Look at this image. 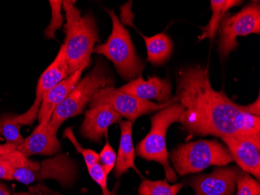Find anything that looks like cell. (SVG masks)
Wrapping results in <instances>:
<instances>
[{
    "mask_svg": "<svg viewBox=\"0 0 260 195\" xmlns=\"http://www.w3.org/2000/svg\"><path fill=\"white\" fill-rule=\"evenodd\" d=\"M177 102L185 108L181 124L192 135L260 140V117L251 115L212 87L208 69L188 67L177 83Z\"/></svg>",
    "mask_w": 260,
    "mask_h": 195,
    "instance_id": "6da1fadb",
    "label": "cell"
},
{
    "mask_svg": "<svg viewBox=\"0 0 260 195\" xmlns=\"http://www.w3.org/2000/svg\"><path fill=\"white\" fill-rule=\"evenodd\" d=\"M75 1H62L67 23L66 39L62 45L70 74L83 67H87L96 42H100L96 20L91 14L82 17Z\"/></svg>",
    "mask_w": 260,
    "mask_h": 195,
    "instance_id": "7a4b0ae2",
    "label": "cell"
},
{
    "mask_svg": "<svg viewBox=\"0 0 260 195\" xmlns=\"http://www.w3.org/2000/svg\"><path fill=\"white\" fill-rule=\"evenodd\" d=\"M185 108L179 102H173L151 117V128L136 149V154L147 161L159 162L165 171L166 179L175 183L176 173L169 162L166 147V134L169 127L174 123L180 122Z\"/></svg>",
    "mask_w": 260,
    "mask_h": 195,
    "instance_id": "3957f363",
    "label": "cell"
},
{
    "mask_svg": "<svg viewBox=\"0 0 260 195\" xmlns=\"http://www.w3.org/2000/svg\"><path fill=\"white\" fill-rule=\"evenodd\" d=\"M170 159L179 175L196 174L211 165H228L233 158L226 146L217 140H200L179 145L172 150Z\"/></svg>",
    "mask_w": 260,
    "mask_h": 195,
    "instance_id": "277c9868",
    "label": "cell"
},
{
    "mask_svg": "<svg viewBox=\"0 0 260 195\" xmlns=\"http://www.w3.org/2000/svg\"><path fill=\"white\" fill-rule=\"evenodd\" d=\"M112 83L113 80L109 75L107 67L99 60L93 70L79 80L67 99L55 108L49 123L50 131L57 133L58 128L67 119L83 113L98 91Z\"/></svg>",
    "mask_w": 260,
    "mask_h": 195,
    "instance_id": "5b68a950",
    "label": "cell"
},
{
    "mask_svg": "<svg viewBox=\"0 0 260 195\" xmlns=\"http://www.w3.org/2000/svg\"><path fill=\"white\" fill-rule=\"evenodd\" d=\"M112 21V31L107 42L97 45L93 52L105 55L113 63L117 71L125 80L140 77L144 64L137 55L128 30L122 26L113 10H107Z\"/></svg>",
    "mask_w": 260,
    "mask_h": 195,
    "instance_id": "8992f818",
    "label": "cell"
},
{
    "mask_svg": "<svg viewBox=\"0 0 260 195\" xmlns=\"http://www.w3.org/2000/svg\"><path fill=\"white\" fill-rule=\"evenodd\" d=\"M260 33V5L258 1L245 6L237 14H226L218 29V51L227 58L237 48V37Z\"/></svg>",
    "mask_w": 260,
    "mask_h": 195,
    "instance_id": "52a82bcc",
    "label": "cell"
},
{
    "mask_svg": "<svg viewBox=\"0 0 260 195\" xmlns=\"http://www.w3.org/2000/svg\"><path fill=\"white\" fill-rule=\"evenodd\" d=\"M176 102V98L173 97L169 102L154 103L121 92L119 89H115L112 85H108L98 91L92 97L89 104L90 108L96 105H108L121 117H125L127 120L134 123L141 116L161 110Z\"/></svg>",
    "mask_w": 260,
    "mask_h": 195,
    "instance_id": "ba28073f",
    "label": "cell"
},
{
    "mask_svg": "<svg viewBox=\"0 0 260 195\" xmlns=\"http://www.w3.org/2000/svg\"><path fill=\"white\" fill-rule=\"evenodd\" d=\"M77 177V167L74 161L63 154H57L39 162L36 170L18 167L14 168L13 179L23 184L52 179L63 186L72 184Z\"/></svg>",
    "mask_w": 260,
    "mask_h": 195,
    "instance_id": "9c48e42d",
    "label": "cell"
},
{
    "mask_svg": "<svg viewBox=\"0 0 260 195\" xmlns=\"http://www.w3.org/2000/svg\"><path fill=\"white\" fill-rule=\"evenodd\" d=\"M66 59L65 48L62 45L53 62L44 71L38 82L35 102L25 114L15 115V120L21 125H30L38 118L44 95L59 82L70 76Z\"/></svg>",
    "mask_w": 260,
    "mask_h": 195,
    "instance_id": "30bf717a",
    "label": "cell"
},
{
    "mask_svg": "<svg viewBox=\"0 0 260 195\" xmlns=\"http://www.w3.org/2000/svg\"><path fill=\"white\" fill-rule=\"evenodd\" d=\"M242 171L237 167L217 169L211 174L192 177L188 185L195 190L196 195H233Z\"/></svg>",
    "mask_w": 260,
    "mask_h": 195,
    "instance_id": "8fae6325",
    "label": "cell"
},
{
    "mask_svg": "<svg viewBox=\"0 0 260 195\" xmlns=\"http://www.w3.org/2000/svg\"><path fill=\"white\" fill-rule=\"evenodd\" d=\"M230 152L233 161L240 170L252 174L259 181L260 140L252 137H223L221 138Z\"/></svg>",
    "mask_w": 260,
    "mask_h": 195,
    "instance_id": "7c38bea8",
    "label": "cell"
},
{
    "mask_svg": "<svg viewBox=\"0 0 260 195\" xmlns=\"http://www.w3.org/2000/svg\"><path fill=\"white\" fill-rule=\"evenodd\" d=\"M121 121L122 117L111 107L106 105H96L86 111L80 133L85 138L99 142L107 133L110 126Z\"/></svg>",
    "mask_w": 260,
    "mask_h": 195,
    "instance_id": "4fadbf2b",
    "label": "cell"
},
{
    "mask_svg": "<svg viewBox=\"0 0 260 195\" xmlns=\"http://www.w3.org/2000/svg\"><path fill=\"white\" fill-rule=\"evenodd\" d=\"M119 90L144 100L155 99L159 103L169 102L173 98L172 83L169 79H162L157 76L149 77L147 80H144L140 76L130 80Z\"/></svg>",
    "mask_w": 260,
    "mask_h": 195,
    "instance_id": "5bb4252c",
    "label": "cell"
},
{
    "mask_svg": "<svg viewBox=\"0 0 260 195\" xmlns=\"http://www.w3.org/2000/svg\"><path fill=\"white\" fill-rule=\"evenodd\" d=\"M49 122H42L17 149L24 156L34 155H53L61 149L57 133H52L49 128Z\"/></svg>",
    "mask_w": 260,
    "mask_h": 195,
    "instance_id": "9a60e30c",
    "label": "cell"
},
{
    "mask_svg": "<svg viewBox=\"0 0 260 195\" xmlns=\"http://www.w3.org/2000/svg\"><path fill=\"white\" fill-rule=\"evenodd\" d=\"M87 67H83L75 73L59 82L55 87L44 95L38 114L39 123L49 122L55 108L60 105L74 89L81 77L83 70Z\"/></svg>",
    "mask_w": 260,
    "mask_h": 195,
    "instance_id": "2e32d148",
    "label": "cell"
},
{
    "mask_svg": "<svg viewBox=\"0 0 260 195\" xmlns=\"http://www.w3.org/2000/svg\"><path fill=\"white\" fill-rule=\"evenodd\" d=\"M121 130L119 152L115 166V176L119 178L129 169L140 174L135 165L136 151L133 142V123L128 120L119 123Z\"/></svg>",
    "mask_w": 260,
    "mask_h": 195,
    "instance_id": "e0dca14e",
    "label": "cell"
},
{
    "mask_svg": "<svg viewBox=\"0 0 260 195\" xmlns=\"http://www.w3.org/2000/svg\"><path fill=\"white\" fill-rule=\"evenodd\" d=\"M143 36L147 50V60L153 65H163L173 52V43L169 35L157 34L152 37Z\"/></svg>",
    "mask_w": 260,
    "mask_h": 195,
    "instance_id": "ac0fdd59",
    "label": "cell"
},
{
    "mask_svg": "<svg viewBox=\"0 0 260 195\" xmlns=\"http://www.w3.org/2000/svg\"><path fill=\"white\" fill-rule=\"evenodd\" d=\"M242 1L237 0H211L212 17L210 22L205 27H203V32L198 37L199 41L204 40V39H213L217 35V31L220 27V23L227 12L234 7L241 5Z\"/></svg>",
    "mask_w": 260,
    "mask_h": 195,
    "instance_id": "d6986e66",
    "label": "cell"
},
{
    "mask_svg": "<svg viewBox=\"0 0 260 195\" xmlns=\"http://www.w3.org/2000/svg\"><path fill=\"white\" fill-rule=\"evenodd\" d=\"M21 124L15 120V115L0 117V136L5 138L6 143L11 145L16 149L24 142L20 133Z\"/></svg>",
    "mask_w": 260,
    "mask_h": 195,
    "instance_id": "ffe728a7",
    "label": "cell"
},
{
    "mask_svg": "<svg viewBox=\"0 0 260 195\" xmlns=\"http://www.w3.org/2000/svg\"><path fill=\"white\" fill-rule=\"evenodd\" d=\"M183 187L182 184H170L167 180H144L138 189L139 195H177Z\"/></svg>",
    "mask_w": 260,
    "mask_h": 195,
    "instance_id": "44dd1931",
    "label": "cell"
},
{
    "mask_svg": "<svg viewBox=\"0 0 260 195\" xmlns=\"http://www.w3.org/2000/svg\"><path fill=\"white\" fill-rule=\"evenodd\" d=\"M236 188L237 195H260L259 182L243 171L238 177Z\"/></svg>",
    "mask_w": 260,
    "mask_h": 195,
    "instance_id": "7402d4cb",
    "label": "cell"
},
{
    "mask_svg": "<svg viewBox=\"0 0 260 195\" xmlns=\"http://www.w3.org/2000/svg\"><path fill=\"white\" fill-rule=\"evenodd\" d=\"M63 137L69 139L74 145V148L77 149V152L83 155L87 167L91 166L94 164L99 163V154L93 150H91V149H83L81 145L77 142L72 127L66 129L65 131H64Z\"/></svg>",
    "mask_w": 260,
    "mask_h": 195,
    "instance_id": "603a6c76",
    "label": "cell"
},
{
    "mask_svg": "<svg viewBox=\"0 0 260 195\" xmlns=\"http://www.w3.org/2000/svg\"><path fill=\"white\" fill-rule=\"evenodd\" d=\"M52 8V20L50 24L45 31L47 39H55V33L62 25L63 19L62 17V1H49Z\"/></svg>",
    "mask_w": 260,
    "mask_h": 195,
    "instance_id": "cb8c5ba5",
    "label": "cell"
},
{
    "mask_svg": "<svg viewBox=\"0 0 260 195\" xmlns=\"http://www.w3.org/2000/svg\"><path fill=\"white\" fill-rule=\"evenodd\" d=\"M116 159V153L112 149L107 139L102 152L99 154V161L101 162V165L107 175L110 174L112 169L115 166Z\"/></svg>",
    "mask_w": 260,
    "mask_h": 195,
    "instance_id": "d4e9b609",
    "label": "cell"
},
{
    "mask_svg": "<svg viewBox=\"0 0 260 195\" xmlns=\"http://www.w3.org/2000/svg\"><path fill=\"white\" fill-rule=\"evenodd\" d=\"M87 170H88L89 174L91 178L100 186L102 190V195L112 194V192L109 191V188H108V175L102 168V165L96 163L91 166L87 167Z\"/></svg>",
    "mask_w": 260,
    "mask_h": 195,
    "instance_id": "484cf974",
    "label": "cell"
},
{
    "mask_svg": "<svg viewBox=\"0 0 260 195\" xmlns=\"http://www.w3.org/2000/svg\"><path fill=\"white\" fill-rule=\"evenodd\" d=\"M13 171L14 168L9 162L4 159H0V179L7 180H14Z\"/></svg>",
    "mask_w": 260,
    "mask_h": 195,
    "instance_id": "4316f807",
    "label": "cell"
},
{
    "mask_svg": "<svg viewBox=\"0 0 260 195\" xmlns=\"http://www.w3.org/2000/svg\"><path fill=\"white\" fill-rule=\"evenodd\" d=\"M242 108L245 112L248 113L251 115L260 117L259 95L257 98V100L254 102L253 103L247 105H242Z\"/></svg>",
    "mask_w": 260,
    "mask_h": 195,
    "instance_id": "83f0119b",
    "label": "cell"
},
{
    "mask_svg": "<svg viewBox=\"0 0 260 195\" xmlns=\"http://www.w3.org/2000/svg\"><path fill=\"white\" fill-rule=\"evenodd\" d=\"M16 150L17 149L15 147H14L13 145H9V144L6 143L4 145H0V158L6 154L10 153V152Z\"/></svg>",
    "mask_w": 260,
    "mask_h": 195,
    "instance_id": "f1b7e54d",
    "label": "cell"
},
{
    "mask_svg": "<svg viewBox=\"0 0 260 195\" xmlns=\"http://www.w3.org/2000/svg\"><path fill=\"white\" fill-rule=\"evenodd\" d=\"M0 195H12L4 184H0Z\"/></svg>",
    "mask_w": 260,
    "mask_h": 195,
    "instance_id": "f546056e",
    "label": "cell"
},
{
    "mask_svg": "<svg viewBox=\"0 0 260 195\" xmlns=\"http://www.w3.org/2000/svg\"><path fill=\"white\" fill-rule=\"evenodd\" d=\"M12 195H37L30 193V192H14Z\"/></svg>",
    "mask_w": 260,
    "mask_h": 195,
    "instance_id": "4dcf8cb0",
    "label": "cell"
},
{
    "mask_svg": "<svg viewBox=\"0 0 260 195\" xmlns=\"http://www.w3.org/2000/svg\"><path fill=\"white\" fill-rule=\"evenodd\" d=\"M118 187H119V184H117L115 186V188H114L113 191L112 192V194L111 195H116L117 190H118Z\"/></svg>",
    "mask_w": 260,
    "mask_h": 195,
    "instance_id": "1f68e13d",
    "label": "cell"
}]
</instances>
